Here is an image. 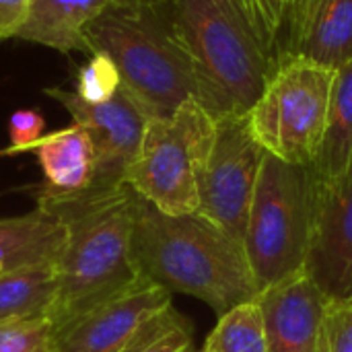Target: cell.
I'll return each instance as SVG.
<instances>
[{"label":"cell","instance_id":"25","mask_svg":"<svg viewBox=\"0 0 352 352\" xmlns=\"http://www.w3.org/2000/svg\"><path fill=\"white\" fill-rule=\"evenodd\" d=\"M322 0H289L287 12V29H285V43L283 54H293ZM280 54V56H283Z\"/></svg>","mask_w":352,"mask_h":352},{"label":"cell","instance_id":"13","mask_svg":"<svg viewBox=\"0 0 352 352\" xmlns=\"http://www.w3.org/2000/svg\"><path fill=\"white\" fill-rule=\"evenodd\" d=\"M43 184L33 192L39 198H66L85 192L95 175V148L89 132L74 124L41 136L33 148Z\"/></svg>","mask_w":352,"mask_h":352},{"label":"cell","instance_id":"19","mask_svg":"<svg viewBox=\"0 0 352 352\" xmlns=\"http://www.w3.org/2000/svg\"><path fill=\"white\" fill-rule=\"evenodd\" d=\"M200 352H270L258 299L241 303L223 316Z\"/></svg>","mask_w":352,"mask_h":352},{"label":"cell","instance_id":"15","mask_svg":"<svg viewBox=\"0 0 352 352\" xmlns=\"http://www.w3.org/2000/svg\"><path fill=\"white\" fill-rule=\"evenodd\" d=\"M62 221L37 206L33 212L0 221V272L56 264L64 245Z\"/></svg>","mask_w":352,"mask_h":352},{"label":"cell","instance_id":"16","mask_svg":"<svg viewBox=\"0 0 352 352\" xmlns=\"http://www.w3.org/2000/svg\"><path fill=\"white\" fill-rule=\"evenodd\" d=\"M352 165V60L336 70L328 126L320 153L309 167L316 179L332 182L344 175Z\"/></svg>","mask_w":352,"mask_h":352},{"label":"cell","instance_id":"14","mask_svg":"<svg viewBox=\"0 0 352 352\" xmlns=\"http://www.w3.org/2000/svg\"><path fill=\"white\" fill-rule=\"evenodd\" d=\"M109 2L111 0H31L29 16L16 37L58 52L91 54L85 31Z\"/></svg>","mask_w":352,"mask_h":352},{"label":"cell","instance_id":"20","mask_svg":"<svg viewBox=\"0 0 352 352\" xmlns=\"http://www.w3.org/2000/svg\"><path fill=\"white\" fill-rule=\"evenodd\" d=\"M256 37L276 62L283 54L289 0H237Z\"/></svg>","mask_w":352,"mask_h":352},{"label":"cell","instance_id":"8","mask_svg":"<svg viewBox=\"0 0 352 352\" xmlns=\"http://www.w3.org/2000/svg\"><path fill=\"white\" fill-rule=\"evenodd\" d=\"M188 324L167 289L140 278L54 330V352H132Z\"/></svg>","mask_w":352,"mask_h":352},{"label":"cell","instance_id":"6","mask_svg":"<svg viewBox=\"0 0 352 352\" xmlns=\"http://www.w3.org/2000/svg\"><path fill=\"white\" fill-rule=\"evenodd\" d=\"M311 223V169L266 153L243 239L258 291L305 268Z\"/></svg>","mask_w":352,"mask_h":352},{"label":"cell","instance_id":"3","mask_svg":"<svg viewBox=\"0 0 352 352\" xmlns=\"http://www.w3.org/2000/svg\"><path fill=\"white\" fill-rule=\"evenodd\" d=\"M85 37L91 54L113 60L122 87L148 118L171 116L184 101L198 99V76L173 0H111Z\"/></svg>","mask_w":352,"mask_h":352},{"label":"cell","instance_id":"26","mask_svg":"<svg viewBox=\"0 0 352 352\" xmlns=\"http://www.w3.org/2000/svg\"><path fill=\"white\" fill-rule=\"evenodd\" d=\"M31 0H0V41L16 37L29 16Z\"/></svg>","mask_w":352,"mask_h":352},{"label":"cell","instance_id":"18","mask_svg":"<svg viewBox=\"0 0 352 352\" xmlns=\"http://www.w3.org/2000/svg\"><path fill=\"white\" fill-rule=\"evenodd\" d=\"M54 264L0 272V322L47 318L56 301Z\"/></svg>","mask_w":352,"mask_h":352},{"label":"cell","instance_id":"4","mask_svg":"<svg viewBox=\"0 0 352 352\" xmlns=\"http://www.w3.org/2000/svg\"><path fill=\"white\" fill-rule=\"evenodd\" d=\"M198 76V101L219 122L245 116L260 99L274 60L237 0H173Z\"/></svg>","mask_w":352,"mask_h":352},{"label":"cell","instance_id":"1","mask_svg":"<svg viewBox=\"0 0 352 352\" xmlns=\"http://www.w3.org/2000/svg\"><path fill=\"white\" fill-rule=\"evenodd\" d=\"M138 194L126 184L107 194L80 192L66 198H39L37 206L64 225V245L54 264V330L124 293L142 276L132 258V231Z\"/></svg>","mask_w":352,"mask_h":352},{"label":"cell","instance_id":"17","mask_svg":"<svg viewBox=\"0 0 352 352\" xmlns=\"http://www.w3.org/2000/svg\"><path fill=\"white\" fill-rule=\"evenodd\" d=\"M293 54L332 70L349 64L352 60V0H322Z\"/></svg>","mask_w":352,"mask_h":352},{"label":"cell","instance_id":"11","mask_svg":"<svg viewBox=\"0 0 352 352\" xmlns=\"http://www.w3.org/2000/svg\"><path fill=\"white\" fill-rule=\"evenodd\" d=\"M305 270L330 299L352 297V165L332 182L314 177V223Z\"/></svg>","mask_w":352,"mask_h":352},{"label":"cell","instance_id":"28","mask_svg":"<svg viewBox=\"0 0 352 352\" xmlns=\"http://www.w3.org/2000/svg\"><path fill=\"white\" fill-rule=\"evenodd\" d=\"M192 352H196V351H192ZM198 352H200V351H198Z\"/></svg>","mask_w":352,"mask_h":352},{"label":"cell","instance_id":"9","mask_svg":"<svg viewBox=\"0 0 352 352\" xmlns=\"http://www.w3.org/2000/svg\"><path fill=\"white\" fill-rule=\"evenodd\" d=\"M264 155L250 130L248 113L217 122L214 148L200 182L198 214L241 241Z\"/></svg>","mask_w":352,"mask_h":352},{"label":"cell","instance_id":"2","mask_svg":"<svg viewBox=\"0 0 352 352\" xmlns=\"http://www.w3.org/2000/svg\"><path fill=\"white\" fill-rule=\"evenodd\" d=\"M132 258L142 278L204 301L219 316L258 297L245 243L202 214H165L138 198Z\"/></svg>","mask_w":352,"mask_h":352},{"label":"cell","instance_id":"23","mask_svg":"<svg viewBox=\"0 0 352 352\" xmlns=\"http://www.w3.org/2000/svg\"><path fill=\"white\" fill-rule=\"evenodd\" d=\"M316 352H352V297L328 301Z\"/></svg>","mask_w":352,"mask_h":352},{"label":"cell","instance_id":"21","mask_svg":"<svg viewBox=\"0 0 352 352\" xmlns=\"http://www.w3.org/2000/svg\"><path fill=\"white\" fill-rule=\"evenodd\" d=\"M122 87L113 60L103 52H93L91 60L76 72V95L87 103H105Z\"/></svg>","mask_w":352,"mask_h":352},{"label":"cell","instance_id":"22","mask_svg":"<svg viewBox=\"0 0 352 352\" xmlns=\"http://www.w3.org/2000/svg\"><path fill=\"white\" fill-rule=\"evenodd\" d=\"M0 352H54V326L47 318L0 322Z\"/></svg>","mask_w":352,"mask_h":352},{"label":"cell","instance_id":"7","mask_svg":"<svg viewBox=\"0 0 352 352\" xmlns=\"http://www.w3.org/2000/svg\"><path fill=\"white\" fill-rule=\"evenodd\" d=\"M336 70L299 54H283L248 111L260 146L291 165L311 167L324 142Z\"/></svg>","mask_w":352,"mask_h":352},{"label":"cell","instance_id":"27","mask_svg":"<svg viewBox=\"0 0 352 352\" xmlns=\"http://www.w3.org/2000/svg\"><path fill=\"white\" fill-rule=\"evenodd\" d=\"M132 352H192V326L175 328L163 336L148 340Z\"/></svg>","mask_w":352,"mask_h":352},{"label":"cell","instance_id":"24","mask_svg":"<svg viewBox=\"0 0 352 352\" xmlns=\"http://www.w3.org/2000/svg\"><path fill=\"white\" fill-rule=\"evenodd\" d=\"M45 120L37 109H16L8 120V138L10 146L2 151V155L27 153L33 144L43 136Z\"/></svg>","mask_w":352,"mask_h":352},{"label":"cell","instance_id":"5","mask_svg":"<svg viewBox=\"0 0 352 352\" xmlns=\"http://www.w3.org/2000/svg\"><path fill=\"white\" fill-rule=\"evenodd\" d=\"M214 140L217 120L198 99H188L171 116L146 122L126 184L165 214H194Z\"/></svg>","mask_w":352,"mask_h":352},{"label":"cell","instance_id":"12","mask_svg":"<svg viewBox=\"0 0 352 352\" xmlns=\"http://www.w3.org/2000/svg\"><path fill=\"white\" fill-rule=\"evenodd\" d=\"M270 352H316L330 297L303 268L258 293Z\"/></svg>","mask_w":352,"mask_h":352},{"label":"cell","instance_id":"10","mask_svg":"<svg viewBox=\"0 0 352 352\" xmlns=\"http://www.w3.org/2000/svg\"><path fill=\"white\" fill-rule=\"evenodd\" d=\"M45 95L68 109L72 122L82 126L95 148V175L89 194H107L126 186L128 171L136 161L144 136L148 113L120 87V91L105 103H87L74 91L58 87L45 89ZM80 194V192H78Z\"/></svg>","mask_w":352,"mask_h":352}]
</instances>
